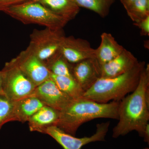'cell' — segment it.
<instances>
[{"label": "cell", "instance_id": "cell-1", "mask_svg": "<svg viewBox=\"0 0 149 149\" xmlns=\"http://www.w3.org/2000/svg\"><path fill=\"white\" fill-rule=\"evenodd\" d=\"M118 122L113 129L112 137L117 138L136 131L141 137L149 120V65L141 73L135 90L119 102Z\"/></svg>", "mask_w": 149, "mask_h": 149}, {"label": "cell", "instance_id": "cell-2", "mask_svg": "<svg viewBox=\"0 0 149 149\" xmlns=\"http://www.w3.org/2000/svg\"><path fill=\"white\" fill-rule=\"evenodd\" d=\"M118 105L119 102L101 103L83 97L73 100L60 111L55 125L74 136L79 127L90 120L98 118L118 120Z\"/></svg>", "mask_w": 149, "mask_h": 149}, {"label": "cell", "instance_id": "cell-3", "mask_svg": "<svg viewBox=\"0 0 149 149\" xmlns=\"http://www.w3.org/2000/svg\"><path fill=\"white\" fill-rule=\"evenodd\" d=\"M146 65L145 61H139L124 74L110 78L101 77L85 91L83 97L101 103L120 101L136 89Z\"/></svg>", "mask_w": 149, "mask_h": 149}, {"label": "cell", "instance_id": "cell-4", "mask_svg": "<svg viewBox=\"0 0 149 149\" xmlns=\"http://www.w3.org/2000/svg\"><path fill=\"white\" fill-rule=\"evenodd\" d=\"M2 12L23 24H38L52 29H62L68 22L35 0L13 6Z\"/></svg>", "mask_w": 149, "mask_h": 149}, {"label": "cell", "instance_id": "cell-5", "mask_svg": "<svg viewBox=\"0 0 149 149\" xmlns=\"http://www.w3.org/2000/svg\"><path fill=\"white\" fill-rule=\"evenodd\" d=\"M1 71L3 94L11 101L30 96L36 87L19 69L13 59L6 63Z\"/></svg>", "mask_w": 149, "mask_h": 149}, {"label": "cell", "instance_id": "cell-6", "mask_svg": "<svg viewBox=\"0 0 149 149\" xmlns=\"http://www.w3.org/2000/svg\"><path fill=\"white\" fill-rule=\"evenodd\" d=\"M65 36L63 29H35L30 35L27 47L37 57L45 61L60 49Z\"/></svg>", "mask_w": 149, "mask_h": 149}, {"label": "cell", "instance_id": "cell-7", "mask_svg": "<svg viewBox=\"0 0 149 149\" xmlns=\"http://www.w3.org/2000/svg\"><path fill=\"white\" fill-rule=\"evenodd\" d=\"M109 125V121L97 124L95 133L90 137L82 138H76L65 133L56 125L46 127L40 133L50 136L64 149H81L83 146L92 142L104 141Z\"/></svg>", "mask_w": 149, "mask_h": 149}, {"label": "cell", "instance_id": "cell-8", "mask_svg": "<svg viewBox=\"0 0 149 149\" xmlns=\"http://www.w3.org/2000/svg\"><path fill=\"white\" fill-rule=\"evenodd\" d=\"M13 59L19 69L36 87L50 78L51 72L44 61L28 47Z\"/></svg>", "mask_w": 149, "mask_h": 149}, {"label": "cell", "instance_id": "cell-9", "mask_svg": "<svg viewBox=\"0 0 149 149\" xmlns=\"http://www.w3.org/2000/svg\"><path fill=\"white\" fill-rule=\"evenodd\" d=\"M30 96L37 98L45 105L60 111L73 100L61 91L51 78L37 86Z\"/></svg>", "mask_w": 149, "mask_h": 149}, {"label": "cell", "instance_id": "cell-10", "mask_svg": "<svg viewBox=\"0 0 149 149\" xmlns=\"http://www.w3.org/2000/svg\"><path fill=\"white\" fill-rule=\"evenodd\" d=\"M59 50L67 60L71 64L95 58V49L91 47L88 41L73 36H65Z\"/></svg>", "mask_w": 149, "mask_h": 149}, {"label": "cell", "instance_id": "cell-11", "mask_svg": "<svg viewBox=\"0 0 149 149\" xmlns=\"http://www.w3.org/2000/svg\"><path fill=\"white\" fill-rule=\"evenodd\" d=\"M73 78L85 92L101 78V65L95 58L72 64Z\"/></svg>", "mask_w": 149, "mask_h": 149}, {"label": "cell", "instance_id": "cell-12", "mask_svg": "<svg viewBox=\"0 0 149 149\" xmlns=\"http://www.w3.org/2000/svg\"><path fill=\"white\" fill-rule=\"evenodd\" d=\"M131 52L124 48L121 53L101 65V77L110 78L121 75L133 68L139 63Z\"/></svg>", "mask_w": 149, "mask_h": 149}, {"label": "cell", "instance_id": "cell-13", "mask_svg": "<svg viewBox=\"0 0 149 149\" xmlns=\"http://www.w3.org/2000/svg\"><path fill=\"white\" fill-rule=\"evenodd\" d=\"M40 100L29 96L13 102L11 121L28 122L29 118L39 110L45 106Z\"/></svg>", "mask_w": 149, "mask_h": 149}, {"label": "cell", "instance_id": "cell-14", "mask_svg": "<svg viewBox=\"0 0 149 149\" xmlns=\"http://www.w3.org/2000/svg\"><path fill=\"white\" fill-rule=\"evenodd\" d=\"M124 49L111 34L104 32L101 35L100 44L95 49V58L102 65L115 58Z\"/></svg>", "mask_w": 149, "mask_h": 149}, {"label": "cell", "instance_id": "cell-15", "mask_svg": "<svg viewBox=\"0 0 149 149\" xmlns=\"http://www.w3.org/2000/svg\"><path fill=\"white\" fill-rule=\"evenodd\" d=\"M59 114V111L45 106L35 113L28 120L30 131L40 132L46 127L55 125Z\"/></svg>", "mask_w": 149, "mask_h": 149}, {"label": "cell", "instance_id": "cell-16", "mask_svg": "<svg viewBox=\"0 0 149 149\" xmlns=\"http://www.w3.org/2000/svg\"><path fill=\"white\" fill-rule=\"evenodd\" d=\"M37 1L68 22L74 18L80 11V8L74 0H39Z\"/></svg>", "mask_w": 149, "mask_h": 149}, {"label": "cell", "instance_id": "cell-17", "mask_svg": "<svg viewBox=\"0 0 149 149\" xmlns=\"http://www.w3.org/2000/svg\"><path fill=\"white\" fill-rule=\"evenodd\" d=\"M44 62L51 74L73 78L72 74V64L67 60L60 50Z\"/></svg>", "mask_w": 149, "mask_h": 149}, {"label": "cell", "instance_id": "cell-18", "mask_svg": "<svg viewBox=\"0 0 149 149\" xmlns=\"http://www.w3.org/2000/svg\"><path fill=\"white\" fill-rule=\"evenodd\" d=\"M50 78L59 89L73 100L83 97L85 93L73 77L51 74Z\"/></svg>", "mask_w": 149, "mask_h": 149}, {"label": "cell", "instance_id": "cell-19", "mask_svg": "<svg viewBox=\"0 0 149 149\" xmlns=\"http://www.w3.org/2000/svg\"><path fill=\"white\" fill-rule=\"evenodd\" d=\"M79 7L93 11L101 17L107 16L115 0H74Z\"/></svg>", "mask_w": 149, "mask_h": 149}, {"label": "cell", "instance_id": "cell-20", "mask_svg": "<svg viewBox=\"0 0 149 149\" xmlns=\"http://www.w3.org/2000/svg\"><path fill=\"white\" fill-rule=\"evenodd\" d=\"M126 10L134 23L141 21L149 15V0H136Z\"/></svg>", "mask_w": 149, "mask_h": 149}, {"label": "cell", "instance_id": "cell-21", "mask_svg": "<svg viewBox=\"0 0 149 149\" xmlns=\"http://www.w3.org/2000/svg\"><path fill=\"white\" fill-rule=\"evenodd\" d=\"M13 102L0 94V130L3 125L11 120Z\"/></svg>", "mask_w": 149, "mask_h": 149}, {"label": "cell", "instance_id": "cell-22", "mask_svg": "<svg viewBox=\"0 0 149 149\" xmlns=\"http://www.w3.org/2000/svg\"><path fill=\"white\" fill-rule=\"evenodd\" d=\"M134 24L141 30V36H149V15Z\"/></svg>", "mask_w": 149, "mask_h": 149}, {"label": "cell", "instance_id": "cell-23", "mask_svg": "<svg viewBox=\"0 0 149 149\" xmlns=\"http://www.w3.org/2000/svg\"><path fill=\"white\" fill-rule=\"evenodd\" d=\"M29 1L30 0H0V11H3L6 8Z\"/></svg>", "mask_w": 149, "mask_h": 149}, {"label": "cell", "instance_id": "cell-24", "mask_svg": "<svg viewBox=\"0 0 149 149\" xmlns=\"http://www.w3.org/2000/svg\"><path fill=\"white\" fill-rule=\"evenodd\" d=\"M143 138H144V141L146 143H148V144L149 143V123H148L145 130H144L143 136Z\"/></svg>", "mask_w": 149, "mask_h": 149}, {"label": "cell", "instance_id": "cell-25", "mask_svg": "<svg viewBox=\"0 0 149 149\" xmlns=\"http://www.w3.org/2000/svg\"><path fill=\"white\" fill-rule=\"evenodd\" d=\"M120 1L124 8L126 10L136 0H120Z\"/></svg>", "mask_w": 149, "mask_h": 149}, {"label": "cell", "instance_id": "cell-26", "mask_svg": "<svg viewBox=\"0 0 149 149\" xmlns=\"http://www.w3.org/2000/svg\"><path fill=\"white\" fill-rule=\"evenodd\" d=\"M2 74L1 71H0V94H3V93L2 88Z\"/></svg>", "mask_w": 149, "mask_h": 149}, {"label": "cell", "instance_id": "cell-27", "mask_svg": "<svg viewBox=\"0 0 149 149\" xmlns=\"http://www.w3.org/2000/svg\"><path fill=\"white\" fill-rule=\"evenodd\" d=\"M143 149H149L148 148H143Z\"/></svg>", "mask_w": 149, "mask_h": 149}, {"label": "cell", "instance_id": "cell-28", "mask_svg": "<svg viewBox=\"0 0 149 149\" xmlns=\"http://www.w3.org/2000/svg\"><path fill=\"white\" fill-rule=\"evenodd\" d=\"M35 1H39V0H35Z\"/></svg>", "mask_w": 149, "mask_h": 149}]
</instances>
